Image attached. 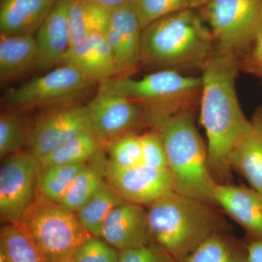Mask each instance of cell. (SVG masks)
Instances as JSON below:
<instances>
[{"label": "cell", "mask_w": 262, "mask_h": 262, "mask_svg": "<svg viewBox=\"0 0 262 262\" xmlns=\"http://www.w3.org/2000/svg\"><path fill=\"white\" fill-rule=\"evenodd\" d=\"M182 262H248L247 245L222 231L210 236Z\"/></svg>", "instance_id": "cell-23"}, {"label": "cell", "mask_w": 262, "mask_h": 262, "mask_svg": "<svg viewBox=\"0 0 262 262\" xmlns=\"http://www.w3.org/2000/svg\"><path fill=\"white\" fill-rule=\"evenodd\" d=\"M103 147L94 133H83L65 141L38 159L39 167L46 168L53 165L86 163Z\"/></svg>", "instance_id": "cell-25"}, {"label": "cell", "mask_w": 262, "mask_h": 262, "mask_svg": "<svg viewBox=\"0 0 262 262\" xmlns=\"http://www.w3.org/2000/svg\"><path fill=\"white\" fill-rule=\"evenodd\" d=\"M101 238L119 251L151 244L147 210L144 206L127 202L116 207L105 220Z\"/></svg>", "instance_id": "cell-14"}, {"label": "cell", "mask_w": 262, "mask_h": 262, "mask_svg": "<svg viewBox=\"0 0 262 262\" xmlns=\"http://www.w3.org/2000/svg\"><path fill=\"white\" fill-rule=\"evenodd\" d=\"M17 225L28 236L44 262H59L94 237L75 213L61 205L36 199Z\"/></svg>", "instance_id": "cell-6"}, {"label": "cell", "mask_w": 262, "mask_h": 262, "mask_svg": "<svg viewBox=\"0 0 262 262\" xmlns=\"http://www.w3.org/2000/svg\"><path fill=\"white\" fill-rule=\"evenodd\" d=\"M106 180L124 201L145 206L175 192L168 169H158L141 163L120 168L107 160Z\"/></svg>", "instance_id": "cell-12"}, {"label": "cell", "mask_w": 262, "mask_h": 262, "mask_svg": "<svg viewBox=\"0 0 262 262\" xmlns=\"http://www.w3.org/2000/svg\"><path fill=\"white\" fill-rule=\"evenodd\" d=\"M29 129L18 112H4L0 115V157L1 159L29 146Z\"/></svg>", "instance_id": "cell-28"}, {"label": "cell", "mask_w": 262, "mask_h": 262, "mask_svg": "<svg viewBox=\"0 0 262 262\" xmlns=\"http://www.w3.org/2000/svg\"><path fill=\"white\" fill-rule=\"evenodd\" d=\"M141 28L134 2L110 10L105 36L116 61L117 77H131L141 63Z\"/></svg>", "instance_id": "cell-13"}, {"label": "cell", "mask_w": 262, "mask_h": 262, "mask_svg": "<svg viewBox=\"0 0 262 262\" xmlns=\"http://www.w3.org/2000/svg\"><path fill=\"white\" fill-rule=\"evenodd\" d=\"M112 163L120 168H131L142 163L141 135L136 133L117 138L106 146Z\"/></svg>", "instance_id": "cell-29"}, {"label": "cell", "mask_w": 262, "mask_h": 262, "mask_svg": "<svg viewBox=\"0 0 262 262\" xmlns=\"http://www.w3.org/2000/svg\"><path fill=\"white\" fill-rule=\"evenodd\" d=\"M251 121V134L234 150L229 165L262 194V106L256 108Z\"/></svg>", "instance_id": "cell-20"}, {"label": "cell", "mask_w": 262, "mask_h": 262, "mask_svg": "<svg viewBox=\"0 0 262 262\" xmlns=\"http://www.w3.org/2000/svg\"><path fill=\"white\" fill-rule=\"evenodd\" d=\"M59 262H75L74 259L73 254L70 255V256H67V257L63 258Z\"/></svg>", "instance_id": "cell-38"}, {"label": "cell", "mask_w": 262, "mask_h": 262, "mask_svg": "<svg viewBox=\"0 0 262 262\" xmlns=\"http://www.w3.org/2000/svg\"><path fill=\"white\" fill-rule=\"evenodd\" d=\"M147 211L153 241L180 262L212 234L230 229L218 207L176 192Z\"/></svg>", "instance_id": "cell-3"}, {"label": "cell", "mask_w": 262, "mask_h": 262, "mask_svg": "<svg viewBox=\"0 0 262 262\" xmlns=\"http://www.w3.org/2000/svg\"><path fill=\"white\" fill-rule=\"evenodd\" d=\"M0 262H6L4 255H3V253H2L1 251H0Z\"/></svg>", "instance_id": "cell-39"}, {"label": "cell", "mask_w": 262, "mask_h": 262, "mask_svg": "<svg viewBox=\"0 0 262 262\" xmlns=\"http://www.w3.org/2000/svg\"><path fill=\"white\" fill-rule=\"evenodd\" d=\"M62 64L70 66L98 85L117 77L115 56L103 33H94L71 46Z\"/></svg>", "instance_id": "cell-15"}, {"label": "cell", "mask_w": 262, "mask_h": 262, "mask_svg": "<svg viewBox=\"0 0 262 262\" xmlns=\"http://www.w3.org/2000/svg\"><path fill=\"white\" fill-rule=\"evenodd\" d=\"M86 106L92 132L103 147L120 136L147 126L144 108L118 95L98 91Z\"/></svg>", "instance_id": "cell-10"}, {"label": "cell", "mask_w": 262, "mask_h": 262, "mask_svg": "<svg viewBox=\"0 0 262 262\" xmlns=\"http://www.w3.org/2000/svg\"><path fill=\"white\" fill-rule=\"evenodd\" d=\"M92 132L86 105L47 108L29 129V151L37 159L65 141L83 133Z\"/></svg>", "instance_id": "cell-11"}, {"label": "cell", "mask_w": 262, "mask_h": 262, "mask_svg": "<svg viewBox=\"0 0 262 262\" xmlns=\"http://www.w3.org/2000/svg\"><path fill=\"white\" fill-rule=\"evenodd\" d=\"M0 251L6 262H44L37 248L17 224H6L1 227Z\"/></svg>", "instance_id": "cell-27"}, {"label": "cell", "mask_w": 262, "mask_h": 262, "mask_svg": "<svg viewBox=\"0 0 262 262\" xmlns=\"http://www.w3.org/2000/svg\"><path fill=\"white\" fill-rule=\"evenodd\" d=\"M38 47L33 35L1 36L0 82L2 85L23 78L38 64Z\"/></svg>", "instance_id": "cell-19"}, {"label": "cell", "mask_w": 262, "mask_h": 262, "mask_svg": "<svg viewBox=\"0 0 262 262\" xmlns=\"http://www.w3.org/2000/svg\"><path fill=\"white\" fill-rule=\"evenodd\" d=\"M2 160L0 220L4 225L17 224L36 201L39 160L30 151H20Z\"/></svg>", "instance_id": "cell-9"}, {"label": "cell", "mask_w": 262, "mask_h": 262, "mask_svg": "<svg viewBox=\"0 0 262 262\" xmlns=\"http://www.w3.org/2000/svg\"><path fill=\"white\" fill-rule=\"evenodd\" d=\"M73 0H57L47 18L37 32V68L51 70L63 61L70 49L69 12Z\"/></svg>", "instance_id": "cell-17"}, {"label": "cell", "mask_w": 262, "mask_h": 262, "mask_svg": "<svg viewBox=\"0 0 262 262\" xmlns=\"http://www.w3.org/2000/svg\"><path fill=\"white\" fill-rule=\"evenodd\" d=\"M110 15L94 0H73L69 12L71 46L94 33L105 34Z\"/></svg>", "instance_id": "cell-22"}, {"label": "cell", "mask_w": 262, "mask_h": 262, "mask_svg": "<svg viewBox=\"0 0 262 262\" xmlns=\"http://www.w3.org/2000/svg\"><path fill=\"white\" fill-rule=\"evenodd\" d=\"M95 84L70 66L62 64L18 88L6 91L2 98L10 110L23 113L34 108L77 105Z\"/></svg>", "instance_id": "cell-7"}, {"label": "cell", "mask_w": 262, "mask_h": 262, "mask_svg": "<svg viewBox=\"0 0 262 262\" xmlns=\"http://www.w3.org/2000/svg\"><path fill=\"white\" fill-rule=\"evenodd\" d=\"M245 57L241 68L248 73L262 76V28L258 32Z\"/></svg>", "instance_id": "cell-34"}, {"label": "cell", "mask_w": 262, "mask_h": 262, "mask_svg": "<svg viewBox=\"0 0 262 262\" xmlns=\"http://www.w3.org/2000/svg\"><path fill=\"white\" fill-rule=\"evenodd\" d=\"M248 262H262V241L248 239Z\"/></svg>", "instance_id": "cell-35"}, {"label": "cell", "mask_w": 262, "mask_h": 262, "mask_svg": "<svg viewBox=\"0 0 262 262\" xmlns=\"http://www.w3.org/2000/svg\"><path fill=\"white\" fill-rule=\"evenodd\" d=\"M119 262H180L160 245L151 244L135 249L120 251Z\"/></svg>", "instance_id": "cell-33"}, {"label": "cell", "mask_w": 262, "mask_h": 262, "mask_svg": "<svg viewBox=\"0 0 262 262\" xmlns=\"http://www.w3.org/2000/svg\"><path fill=\"white\" fill-rule=\"evenodd\" d=\"M107 160L101 149L84 164L60 205L73 213L78 211L97 192L106 181Z\"/></svg>", "instance_id": "cell-21"}, {"label": "cell", "mask_w": 262, "mask_h": 262, "mask_svg": "<svg viewBox=\"0 0 262 262\" xmlns=\"http://www.w3.org/2000/svg\"><path fill=\"white\" fill-rule=\"evenodd\" d=\"M239 68L237 57L215 51L201 69V122L208 168L217 184H232L231 155L252 130L236 92Z\"/></svg>", "instance_id": "cell-1"}, {"label": "cell", "mask_w": 262, "mask_h": 262, "mask_svg": "<svg viewBox=\"0 0 262 262\" xmlns=\"http://www.w3.org/2000/svg\"><path fill=\"white\" fill-rule=\"evenodd\" d=\"M204 17L216 51L237 57L251 48L262 28V0H211Z\"/></svg>", "instance_id": "cell-8"}, {"label": "cell", "mask_w": 262, "mask_h": 262, "mask_svg": "<svg viewBox=\"0 0 262 262\" xmlns=\"http://www.w3.org/2000/svg\"><path fill=\"white\" fill-rule=\"evenodd\" d=\"M57 0H1V36L33 35Z\"/></svg>", "instance_id": "cell-18"}, {"label": "cell", "mask_w": 262, "mask_h": 262, "mask_svg": "<svg viewBox=\"0 0 262 262\" xmlns=\"http://www.w3.org/2000/svg\"><path fill=\"white\" fill-rule=\"evenodd\" d=\"M94 1L103 8L112 10L126 4L130 0H94Z\"/></svg>", "instance_id": "cell-36"}, {"label": "cell", "mask_w": 262, "mask_h": 262, "mask_svg": "<svg viewBox=\"0 0 262 262\" xmlns=\"http://www.w3.org/2000/svg\"><path fill=\"white\" fill-rule=\"evenodd\" d=\"M155 130L163 140L174 191L215 206L213 191L217 183L210 173L207 146L192 111L175 115Z\"/></svg>", "instance_id": "cell-5"}, {"label": "cell", "mask_w": 262, "mask_h": 262, "mask_svg": "<svg viewBox=\"0 0 262 262\" xmlns=\"http://www.w3.org/2000/svg\"><path fill=\"white\" fill-rule=\"evenodd\" d=\"M141 28L165 15L192 8L190 0H133Z\"/></svg>", "instance_id": "cell-30"}, {"label": "cell", "mask_w": 262, "mask_h": 262, "mask_svg": "<svg viewBox=\"0 0 262 262\" xmlns=\"http://www.w3.org/2000/svg\"><path fill=\"white\" fill-rule=\"evenodd\" d=\"M215 205L246 231L248 239L262 241V194L252 187L216 184Z\"/></svg>", "instance_id": "cell-16"}, {"label": "cell", "mask_w": 262, "mask_h": 262, "mask_svg": "<svg viewBox=\"0 0 262 262\" xmlns=\"http://www.w3.org/2000/svg\"><path fill=\"white\" fill-rule=\"evenodd\" d=\"M75 262H119L120 251L101 237H93L73 253Z\"/></svg>", "instance_id": "cell-31"}, {"label": "cell", "mask_w": 262, "mask_h": 262, "mask_svg": "<svg viewBox=\"0 0 262 262\" xmlns=\"http://www.w3.org/2000/svg\"><path fill=\"white\" fill-rule=\"evenodd\" d=\"M123 203L125 201L106 180L97 192L75 213L81 225L90 234L101 237L105 220L116 207Z\"/></svg>", "instance_id": "cell-24"}, {"label": "cell", "mask_w": 262, "mask_h": 262, "mask_svg": "<svg viewBox=\"0 0 262 262\" xmlns=\"http://www.w3.org/2000/svg\"><path fill=\"white\" fill-rule=\"evenodd\" d=\"M201 89V77L173 70H158L140 79L114 77L98 88L140 105L145 110L147 126L153 130L179 113L192 111Z\"/></svg>", "instance_id": "cell-4"}, {"label": "cell", "mask_w": 262, "mask_h": 262, "mask_svg": "<svg viewBox=\"0 0 262 262\" xmlns=\"http://www.w3.org/2000/svg\"><path fill=\"white\" fill-rule=\"evenodd\" d=\"M86 163L39 167L36 199L61 204L76 176Z\"/></svg>", "instance_id": "cell-26"}, {"label": "cell", "mask_w": 262, "mask_h": 262, "mask_svg": "<svg viewBox=\"0 0 262 262\" xmlns=\"http://www.w3.org/2000/svg\"><path fill=\"white\" fill-rule=\"evenodd\" d=\"M211 0H190L191 7L192 8H196V7L205 6L207 3H209Z\"/></svg>", "instance_id": "cell-37"}, {"label": "cell", "mask_w": 262, "mask_h": 262, "mask_svg": "<svg viewBox=\"0 0 262 262\" xmlns=\"http://www.w3.org/2000/svg\"><path fill=\"white\" fill-rule=\"evenodd\" d=\"M209 27L192 8L162 17L142 29L141 63L160 70L203 68L214 53Z\"/></svg>", "instance_id": "cell-2"}, {"label": "cell", "mask_w": 262, "mask_h": 262, "mask_svg": "<svg viewBox=\"0 0 262 262\" xmlns=\"http://www.w3.org/2000/svg\"><path fill=\"white\" fill-rule=\"evenodd\" d=\"M142 163L158 169H167V158L163 140L158 130L141 135Z\"/></svg>", "instance_id": "cell-32"}]
</instances>
